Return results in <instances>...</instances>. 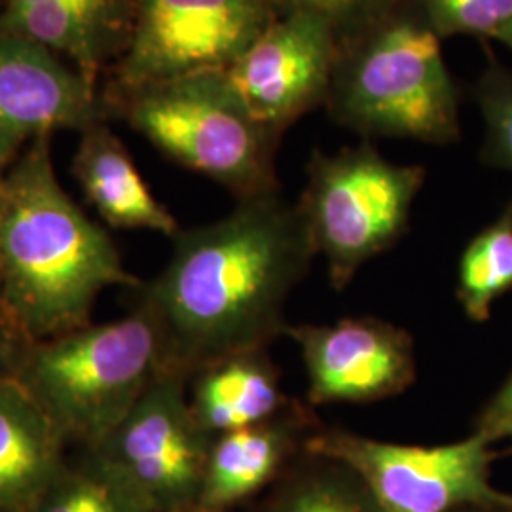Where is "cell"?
Instances as JSON below:
<instances>
[{"instance_id": "cell-1", "label": "cell", "mask_w": 512, "mask_h": 512, "mask_svg": "<svg viewBox=\"0 0 512 512\" xmlns=\"http://www.w3.org/2000/svg\"><path fill=\"white\" fill-rule=\"evenodd\" d=\"M171 239L167 266L133 291L158 321L165 370L190 380L285 334L287 302L317 256L296 203L279 192L241 200L230 215Z\"/></svg>"}, {"instance_id": "cell-2", "label": "cell", "mask_w": 512, "mask_h": 512, "mask_svg": "<svg viewBox=\"0 0 512 512\" xmlns=\"http://www.w3.org/2000/svg\"><path fill=\"white\" fill-rule=\"evenodd\" d=\"M109 234L55 177L50 135L8 167L0 213V300L33 342L90 325L110 287L139 289Z\"/></svg>"}, {"instance_id": "cell-3", "label": "cell", "mask_w": 512, "mask_h": 512, "mask_svg": "<svg viewBox=\"0 0 512 512\" xmlns=\"http://www.w3.org/2000/svg\"><path fill=\"white\" fill-rule=\"evenodd\" d=\"M327 103L340 124L365 137L459 139L458 92L439 35L395 8L340 42Z\"/></svg>"}, {"instance_id": "cell-4", "label": "cell", "mask_w": 512, "mask_h": 512, "mask_svg": "<svg viewBox=\"0 0 512 512\" xmlns=\"http://www.w3.org/2000/svg\"><path fill=\"white\" fill-rule=\"evenodd\" d=\"M165 370L154 313L135 300L128 315L35 342L16 382L67 440L92 450Z\"/></svg>"}, {"instance_id": "cell-5", "label": "cell", "mask_w": 512, "mask_h": 512, "mask_svg": "<svg viewBox=\"0 0 512 512\" xmlns=\"http://www.w3.org/2000/svg\"><path fill=\"white\" fill-rule=\"evenodd\" d=\"M129 122L165 156L222 184L238 202L279 192L275 152L281 135L247 112L224 71L131 92Z\"/></svg>"}, {"instance_id": "cell-6", "label": "cell", "mask_w": 512, "mask_h": 512, "mask_svg": "<svg viewBox=\"0 0 512 512\" xmlns=\"http://www.w3.org/2000/svg\"><path fill=\"white\" fill-rule=\"evenodd\" d=\"M298 209L330 285L342 293L372 258L408 230L412 205L425 183L421 165L389 162L372 145L315 152Z\"/></svg>"}, {"instance_id": "cell-7", "label": "cell", "mask_w": 512, "mask_h": 512, "mask_svg": "<svg viewBox=\"0 0 512 512\" xmlns=\"http://www.w3.org/2000/svg\"><path fill=\"white\" fill-rule=\"evenodd\" d=\"M492 446L478 433L442 446H410L323 425L308 442V452L344 461L389 512L512 509V494L492 484L497 458Z\"/></svg>"}, {"instance_id": "cell-8", "label": "cell", "mask_w": 512, "mask_h": 512, "mask_svg": "<svg viewBox=\"0 0 512 512\" xmlns=\"http://www.w3.org/2000/svg\"><path fill=\"white\" fill-rule=\"evenodd\" d=\"M188 384L183 374L164 370L105 439L82 450L122 478L154 512L200 503L215 439L192 414Z\"/></svg>"}, {"instance_id": "cell-9", "label": "cell", "mask_w": 512, "mask_h": 512, "mask_svg": "<svg viewBox=\"0 0 512 512\" xmlns=\"http://www.w3.org/2000/svg\"><path fill=\"white\" fill-rule=\"evenodd\" d=\"M131 12L120 69L129 93L230 69L279 16L272 0H131Z\"/></svg>"}, {"instance_id": "cell-10", "label": "cell", "mask_w": 512, "mask_h": 512, "mask_svg": "<svg viewBox=\"0 0 512 512\" xmlns=\"http://www.w3.org/2000/svg\"><path fill=\"white\" fill-rule=\"evenodd\" d=\"M340 38L327 21L304 12L279 14L224 71L241 105L281 135L329 99Z\"/></svg>"}, {"instance_id": "cell-11", "label": "cell", "mask_w": 512, "mask_h": 512, "mask_svg": "<svg viewBox=\"0 0 512 512\" xmlns=\"http://www.w3.org/2000/svg\"><path fill=\"white\" fill-rule=\"evenodd\" d=\"M308 376V404H368L401 395L416 380L410 332L376 317L287 325Z\"/></svg>"}, {"instance_id": "cell-12", "label": "cell", "mask_w": 512, "mask_h": 512, "mask_svg": "<svg viewBox=\"0 0 512 512\" xmlns=\"http://www.w3.org/2000/svg\"><path fill=\"white\" fill-rule=\"evenodd\" d=\"M92 84L29 38L0 31V165L55 129L92 126Z\"/></svg>"}, {"instance_id": "cell-13", "label": "cell", "mask_w": 512, "mask_h": 512, "mask_svg": "<svg viewBox=\"0 0 512 512\" xmlns=\"http://www.w3.org/2000/svg\"><path fill=\"white\" fill-rule=\"evenodd\" d=\"M321 427L310 404L293 399L270 420L219 435L211 444L198 505L232 512L268 492Z\"/></svg>"}, {"instance_id": "cell-14", "label": "cell", "mask_w": 512, "mask_h": 512, "mask_svg": "<svg viewBox=\"0 0 512 512\" xmlns=\"http://www.w3.org/2000/svg\"><path fill=\"white\" fill-rule=\"evenodd\" d=\"M73 173L88 202L112 228L150 230L167 238L181 230L150 192L128 148L109 129L95 124L84 129Z\"/></svg>"}, {"instance_id": "cell-15", "label": "cell", "mask_w": 512, "mask_h": 512, "mask_svg": "<svg viewBox=\"0 0 512 512\" xmlns=\"http://www.w3.org/2000/svg\"><path fill=\"white\" fill-rule=\"evenodd\" d=\"M194 418L213 439L279 414L293 397L281 387L268 349L219 359L198 370L188 384Z\"/></svg>"}, {"instance_id": "cell-16", "label": "cell", "mask_w": 512, "mask_h": 512, "mask_svg": "<svg viewBox=\"0 0 512 512\" xmlns=\"http://www.w3.org/2000/svg\"><path fill=\"white\" fill-rule=\"evenodd\" d=\"M67 440L16 380L0 382V512H23L65 465Z\"/></svg>"}, {"instance_id": "cell-17", "label": "cell", "mask_w": 512, "mask_h": 512, "mask_svg": "<svg viewBox=\"0 0 512 512\" xmlns=\"http://www.w3.org/2000/svg\"><path fill=\"white\" fill-rule=\"evenodd\" d=\"M253 512H389L349 465L304 452Z\"/></svg>"}, {"instance_id": "cell-18", "label": "cell", "mask_w": 512, "mask_h": 512, "mask_svg": "<svg viewBox=\"0 0 512 512\" xmlns=\"http://www.w3.org/2000/svg\"><path fill=\"white\" fill-rule=\"evenodd\" d=\"M512 291V200L461 253L459 306L473 323H486L495 302Z\"/></svg>"}, {"instance_id": "cell-19", "label": "cell", "mask_w": 512, "mask_h": 512, "mask_svg": "<svg viewBox=\"0 0 512 512\" xmlns=\"http://www.w3.org/2000/svg\"><path fill=\"white\" fill-rule=\"evenodd\" d=\"M23 512H154L128 484L88 452L69 459Z\"/></svg>"}, {"instance_id": "cell-20", "label": "cell", "mask_w": 512, "mask_h": 512, "mask_svg": "<svg viewBox=\"0 0 512 512\" xmlns=\"http://www.w3.org/2000/svg\"><path fill=\"white\" fill-rule=\"evenodd\" d=\"M427 25L439 38H494L512 19V0H420Z\"/></svg>"}, {"instance_id": "cell-21", "label": "cell", "mask_w": 512, "mask_h": 512, "mask_svg": "<svg viewBox=\"0 0 512 512\" xmlns=\"http://www.w3.org/2000/svg\"><path fill=\"white\" fill-rule=\"evenodd\" d=\"M486 139L482 156L490 165L512 173V73L490 67L476 86Z\"/></svg>"}, {"instance_id": "cell-22", "label": "cell", "mask_w": 512, "mask_h": 512, "mask_svg": "<svg viewBox=\"0 0 512 512\" xmlns=\"http://www.w3.org/2000/svg\"><path fill=\"white\" fill-rule=\"evenodd\" d=\"M277 14L304 12L327 21L340 42L355 37L395 8V0H272Z\"/></svg>"}, {"instance_id": "cell-23", "label": "cell", "mask_w": 512, "mask_h": 512, "mask_svg": "<svg viewBox=\"0 0 512 512\" xmlns=\"http://www.w3.org/2000/svg\"><path fill=\"white\" fill-rule=\"evenodd\" d=\"M31 336L0 300V382L16 380L19 370L33 348Z\"/></svg>"}, {"instance_id": "cell-24", "label": "cell", "mask_w": 512, "mask_h": 512, "mask_svg": "<svg viewBox=\"0 0 512 512\" xmlns=\"http://www.w3.org/2000/svg\"><path fill=\"white\" fill-rule=\"evenodd\" d=\"M492 444L499 440L512 442V372L494 393V397L480 410L475 420V431Z\"/></svg>"}, {"instance_id": "cell-25", "label": "cell", "mask_w": 512, "mask_h": 512, "mask_svg": "<svg viewBox=\"0 0 512 512\" xmlns=\"http://www.w3.org/2000/svg\"><path fill=\"white\" fill-rule=\"evenodd\" d=\"M46 2H74V0H6V12H14L19 8L35 6V4H46Z\"/></svg>"}, {"instance_id": "cell-26", "label": "cell", "mask_w": 512, "mask_h": 512, "mask_svg": "<svg viewBox=\"0 0 512 512\" xmlns=\"http://www.w3.org/2000/svg\"><path fill=\"white\" fill-rule=\"evenodd\" d=\"M494 40H499L501 44H505L512 52V19L495 35Z\"/></svg>"}, {"instance_id": "cell-27", "label": "cell", "mask_w": 512, "mask_h": 512, "mask_svg": "<svg viewBox=\"0 0 512 512\" xmlns=\"http://www.w3.org/2000/svg\"><path fill=\"white\" fill-rule=\"evenodd\" d=\"M454 512H512V509H505V507H465V509H458Z\"/></svg>"}, {"instance_id": "cell-28", "label": "cell", "mask_w": 512, "mask_h": 512, "mask_svg": "<svg viewBox=\"0 0 512 512\" xmlns=\"http://www.w3.org/2000/svg\"><path fill=\"white\" fill-rule=\"evenodd\" d=\"M6 173L8 167L0 165V213H2V202H4V184H6Z\"/></svg>"}, {"instance_id": "cell-29", "label": "cell", "mask_w": 512, "mask_h": 512, "mask_svg": "<svg viewBox=\"0 0 512 512\" xmlns=\"http://www.w3.org/2000/svg\"><path fill=\"white\" fill-rule=\"evenodd\" d=\"M167 512H220V511H211V509H205V507H200V505H194V507H186V509H175V511H167Z\"/></svg>"}]
</instances>
